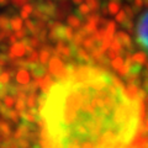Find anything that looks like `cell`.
<instances>
[{"label": "cell", "instance_id": "obj_4", "mask_svg": "<svg viewBox=\"0 0 148 148\" xmlns=\"http://www.w3.org/2000/svg\"><path fill=\"white\" fill-rule=\"evenodd\" d=\"M26 53V46L22 42H15L12 43L10 47V52H9V57L10 59H15V58H20Z\"/></svg>", "mask_w": 148, "mask_h": 148}, {"label": "cell", "instance_id": "obj_3", "mask_svg": "<svg viewBox=\"0 0 148 148\" xmlns=\"http://www.w3.org/2000/svg\"><path fill=\"white\" fill-rule=\"evenodd\" d=\"M137 43L141 46L142 49H147V12L145 11L142 14V16L140 18L137 24Z\"/></svg>", "mask_w": 148, "mask_h": 148}, {"label": "cell", "instance_id": "obj_14", "mask_svg": "<svg viewBox=\"0 0 148 148\" xmlns=\"http://www.w3.org/2000/svg\"><path fill=\"white\" fill-rule=\"evenodd\" d=\"M0 30H10V18L6 15H0Z\"/></svg>", "mask_w": 148, "mask_h": 148}, {"label": "cell", "instance_id": "obj_10", "mask_svg": "<svg viewBox=\"0 0 148 148\" xmlns=\"http://www.w3.org/2000/svg\"><path fill=\"white\" fill-rule=\"evenodd\" d=\"M131 58H132V61L135 62V63H138V64H141V66H145V64H146V59H147V56L145 53V51H142V52H137V53H135L133 56H131Z\"/></svg>", "mask_w": 148, "mask_h": 148}, {"label": "cell", "instance_id": "obj_19", "mask_svg": "<svg viewBox=\"0 0 148 148\" xmlns=\"http://www.w3.org/2000/svg\"><path fill=\"white\" fill-rule=\"evenodd\" d=\"M3 100H4V105H5L6 108H10L11 109V106L15 105V99H14L12 95H5L3 98Z\"/></svg>", "mask_w": 148, "mask_h": 148}, {"label": "cell", "instance_id": "obj_5", "mask_svg": "<svg viewBox=\"0 0 148 148\" xmlns=\"http://www.w3.org/2000/svg\"><path fill=\"white\" fill-rule=\"evenodd\" d=\"M116 40L119 41V43L122 46V47H126L128 49V52H131L133 49V46H132V42H131V38H130V36L127 34H125V32L120 31L116 34Z\"/></svg>", "mask_w": 148, "mask_h": 148}, {"label": "cell", "instance_id": "obj_29", "mask_svg": "<svg viewBox=\"0 0 148 148\" xmlns=\"http://www.w3.org/2000/svg\"><path fill=\"white\" fill-rule=\"evenodd\" d=\"M21 17L24 18V20H27V18L30 17V15H27L26 12H24V11H21Z\"/></svg>", "mask_w": 148, "mask_h": 148}, {"label": "cell", "instance_id": "obj_1", "mask_svg": "<svg viewBox=\"0 0 148 148\" xmlns=\"http://www.w3.org/2000/svg\"><path fill=\"white\" fill-rule=\"evenodd\" d=\"M40 111L41 148H127L140 121V101L103 71L83 82L53 83Z\"/></svg>", "mask_w": 148, "mask_h": 148}, {"label": "cell", "instance_id": "obj_15", "mask_svg": "<svg viewBox=\"0 0 148 148\" xmlns=\"http://www.w3.org/2000/svg\"><path fill=\"white\" fill-rule=\"evenodd\" d=\"M77 14H78V16H79V18L83 16H88L90 14V9L86 4H79V9H78Z\"/></svg>", "mask_w": 148, "mask_h": 148}, {"label": "cell", "instance_id": "obj_18", "mask_svg": "<svg viewBox=\"0 0 148 148\" xmlns=\"http://www.w3.org/2000/svg\"><path fill=\"white\" fill-rule=\"evenodd\" d=\"M108 9H109L110 14H112V15H116V14L119 12V10H120V4L116 3V1H111L109 5H108Z\"/></svg>", "mask_w": 148, "mask_h": 148}, {"label": "cell", "instance_id": "obj_23", "mask_svg": "<svg viewBox=\"0 0 148 148\" xmlns=\"http://www.w3.org/2000/svg\"><path fill=\"white\" fill-rule=\"evenodd\" d=\"M126 18H127V15H126V12H125V10H119V12L116 14V18H115V20L121 24V22L125 21Z\"/></svg>", "mask_w": 148, "mask_h": 148}, {"label": "cell", "instance_id": "obj_12", "mask_svg": "<svg viewBox=\"0 0 148 148\" xmlns=\"http://www.w3.org/2000/svg\"><path fill=\"white\" fill-rule=\"evenodd\" d=\"M26 104L29 106V109H35L37 105V95L36 92H30L26 96Z\"/></svg>", "mask_w": 148, "mask_h": 148}, {"label": "cell", "instance_id": "obj_24", "mask_svg": "<svg viewBox=\"0 0 148 148\" xmlns=\"http://www.w3.org/2000/svg\"><path fill=\"white\" fill-rule=\"evenodd\" d=\"M26 34H27V30L26 29H20L18 31H16V38H24V37L26 36Z\"/></svg>", "mask_w": 148, "mask_h": 148}, {"label": "cell", "instance_id": "obj_7", "mask_svg": "<svg viewBox=\"0 0 148 148\" xmlns=\"http://www.w3.org/2000/svg\"><path fill=\"white\" fill-rule=\"evenodd\" d=\"M52 84H53V80H52V77H51L49 74L45 75L42 79H41V84H40V86H41V89H42L43 94H47L48 90H49V88L52 86Z\"/></svg>", "mask_w": 148, "mask_h": 148}, {"label": "cell", "instance_id": "obj_27", "mask_svg": "<svg viewBox=\"0 0 148 148\" xmlns=\"http://www.w3.org/2000/svg\"><path fill=\"white\" fill-rule=\"evenodd\" d=\"M117 56H119V54H117L116 52H114L112 49H111V51H109V53H108V57H109L110 59H114V58H116Z\"/></svg>", "mask_w": 148, "mask_h": 148}, {"label": "cell", "instance_id": "obj_8", "mask_svg": "<svg viewBox=\"0 0 148 148\" xmlns=\"http://www.w3.org/2000/svg\"><path fill=\"white\" fill-rule=\"evenodd\" d=\"M11 127H10V125H9L6 121H1L0 120V136H3L4 137H10L11 136Z\"/></svg>", "mask_w": 148, "mask_h": 148}, {"label": "cell", "instance_id": "obj_31", "mask_svg": "<svg viewBox=\"0 0 148 148\" xmlns=\"http://www.w3.org/2000/svg\"><path fill=\"white\" fill-rule=\"evenodd\" d=\"M83 0H73V3H75V4H82Z\"/></svg>", "mask_w": 148, "mask_h": 148}, {"label": "cell", "instance_id": "obj_9", "mask_svg": "<svg viewBox=\"0 0 148 148\" xmlns=\"http://www.w3.org/2000/svg\"><path fill=\"white\" fill-rule=\"evenodd\" d=\"M51 52H52V48H48L46 47L43 51H41V53H38V61L41 62V64H45L48 63L49 58H51Z\"/></svg>", "mask_w": 148, "mask_h": 148}, {"label": "cell", "instance_id": "obj_32", "mask_svg": "<svg viewBox=\"0 0 148 148\" xmlns=\"http://www.w3.org/2000/svg\"><path fill=\"white\" fill-rule=\"evenodd\" d=\"M0 72H3V69H1V66H0Z\"/></svg>", "mask_w": 148, "mask_h": 148}, {"label": "cell", "instance_id": "obj_16", "mask_svg": "<svg viewBox=\"0 0 148 148\" xmlns=\"http://www.w3.org/2000/svg\"><path fill=\"white\" fill-rule=\"evenodd\" d=\"M110 46H111V49L114 51V52H116L117 54H122L123 53V49H122V46L119 43V41L116 40V38H112L111 40V43H110Z\"/></svg>", "mask_w": 148, "mask_h": 148}, {"label": "cell", "instance_id": "obj_28", "mask_svg": "<svg viewBox=\"0 0 148 148\" xmlns=\"http://www.w3.org/2000/svg\"><path fill=\"white\" fill-rule=\"evenodd\" d=\"M16 36L15 35H11V36H9V42H10V43H15L16 42Z\"/></svg>", "mask_w": 148, "mask_h": 148}, {"label": "cell", "instance_id": "obj_21", "mask_svg": "<svg viewBox=\"0 0 148 148\" xmlns=\"http://www.w3.org/2000/svg\"><path fill=\"white\" fill-rule=\"evenodd\" d=\"M122 64H123V59H122V57H120V56H117L116 58H114V59H112V62H111V67H112L114 69H116V71H117V69H119L120 67H121Z\"/></svg>", "mask_w": 148, "mask_h": 148}, {"label": "cell", "instance_id": "obj_17", "mask_svg": "<svg viewBox=\"0 0 148 148\" xmlns=\"http://www.w3.org/2000/svg\"><path fill=\"white\" fill-rule=\"evenodd\" d=\"M11 74L12 73H10V72H0V84L8 85L9 82H10Z\"/></svg>", "mask_w": 148, "mask_h": 148}, {"label": "cell", "instance_id": "obj_22", "mask_svg": "<svg viewBox=\"0 0 148 148\" xmlns=\"http://www.w3.org/2000/svg\"><path fill=\"white\" fill-rule=\"evenodd\" d=\"M86 5L89 6L90 11H95L99 9V1L98 0H86Z\"/></svg>", "mask_w": 148, "mask_h": 148}, {"label": "cell", "instance_id": "obj_20", "mask_svg": "<svg viewBox=\"0 0 148 148\" xmlns=\"http://www.w3.org/2000/svg\"><path fill=\"white\" fill-rule=\"evenodd\" d=\"M10 108H6L4 103L0 101V115L4 117V119H9V114H10Z\"/></svg>", "mask_w": 148, "mask_h": 148}, {"label": "cell", "instance_id": "obj_25", "mask_svg": "<svg viewBox=\"0 0 148 148\" xmlns=\"http://www.w3.org/2000/svg\"><path fill=\"white\" fill-rule=\"evenodd\" d=\"M22 11L26 12L27 15H30V14L34 11V8H32V5H29V4H25V5H22Z\"/></svg>", "mask_w": 148, "mask_h": 148}, {"label": "cell", "instance_id": "obj_26", "mask_svg": "<svg viewBox=\"0 0 148 148\" xmlns=\"http://www.w3.org/2000/svg\"><path fill=\"white\" fill-rule=\"evenodd\" d=\"M11 1L14 3V5H16V6H20V5H25L27 0H11Z\"/></svg>", "mask_w": 148, "mask_h": 148}, {"label": "cell", "instance_id": "obj_13", "mask_svg": "<svg viewBox=\"0 0 148 148\" xmlns=\"http://www.w3.org/2000/svg\"><path fill=\"white\" fill-rule=\"evenodd\" d=\"M68 25L72 29H79L80 27V18L75 15H71L68 17Z\"/></svg>", "mask_w": 148, "mask_h": 148}, {"label": "cell", "instance_id": "obj_11", "mask_svg": "<svg viewBox=\"0 0 148 148\" xmlns=\"http://www.w3.org/2000/svg\"><path fill=\"white\" fill-rule=\"evenodd\" d=\"M10 29H12L14 31H18L22 29V18L20 16H14L10 20Z\"/></svg>", "mask_w": 148, "mask_h": 148}, {"label": "cell", "instance_id": "obj_2", "mask_svg": "<svg viewBox=\"0 0 148 148\" xmlns=\"http://www.w3.org/2000/svg\"><path fill=\"white\" fill-rule=\"evenodd\" d=\"M49 73L54 75L58 79V82H64L68 79V72L67 68L64 66L63 61L57 56H53L52 58H49Z\"/></svg>", "mask_w": 148, "mask_h": 148}, {"label": "cell", "instance_id": "obj_30", "mask_svg": "<svg viewBox=\"0 0 148 148\" xmlns=\"http://www.w3.org/2000/svg\"><path fill=\"white\" fill-rule=\"evenodd\" d=\"M8 3V0H0V5H5Z\"/></svg>", "mask_w": 148, "mask_h": 148}, {"label": "cell", "instance_id": "obj_6", "mask_svg": "<svg viewBox=\"0 0 148 148\" xmlns=\"http://www.w3.org/2000/svg\"><path fill=\"white\" fill-rule=\"evenodd\" d=\"M30 73L26 71L25 68H20L16 72V82L20 85H26L30 83Z\"/></svg>", "mask_w": 148, "mask_h": 148}]
</instances>
